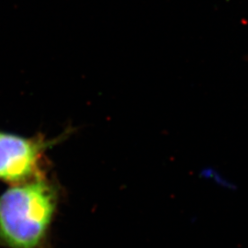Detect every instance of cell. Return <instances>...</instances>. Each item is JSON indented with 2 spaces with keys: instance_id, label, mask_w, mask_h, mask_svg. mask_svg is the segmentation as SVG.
Masks as SVG:
<instances>
[{
  "instance_id": "cell-2",
  "label": "cell",
  "mask_w": 248,
  "mask_h": 248,
  "mask_svg": "<svg viewBox=\"0 0 248 248\" xmlns=\"http://www.w3.org/2000/svg\"><path fill=\"white\" fill-rule=\"evenodd\" d=\"M64 139L44 134L25 137L0 131V181L9 186L46 176V154Z\"/></svg>"
},
{
  "instance_id": "cell-1",
  "label": "cell",
  "mask_w": 248,
  "mask_h": 248,
  "mask_svg": "<svg viewBox=\"0 0 248 248\" xmlns=\"http://www.w3.org/2000/svg\"><path fill=\"white\" fill-rule=\"evenodd\" d=\"M59 199L47 175L9 186L0 194V248H50Z\"/></svg>"
}]
</instances>
